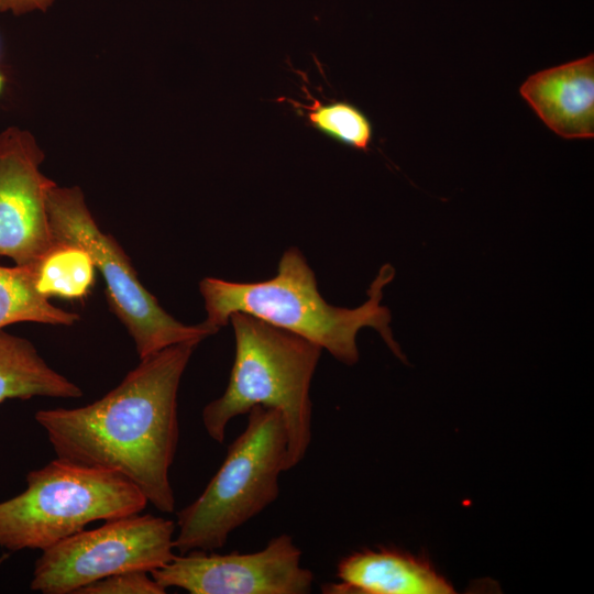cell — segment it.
<instances>
[{"label": "cell", "instance_id": "cell-8", "mask_svg": "<svg viewBox=\"0 0 594 594\" xmlns=\"http://www.w3.org/2000/svg\"><path fill=\"white\" fill-rule=\"evenodd\" d=\"M301 551L292 536L282 534L250 553L193 550L150 572L165 591L190 594H308L314 573L301 566Z\"/></svg>", "mask_w": 594, "mask_h": 594}, {"label": "cell", "instance_id": "cell-9", "mask_svg": "<svg viewBox=\"0 0 594 594\" xmlns=\"http://www.w3.org/2000/svg\"><path fill=\"white\" fill-rule=\"evenodd\" d=\"M44 152L26 130L0 133V256L33 266L55 243L47 194L56 184L41 172Z\"/></svg>", "mask_w": 594, "mask_h": 594}, {"label": "cell", "instance_id": "cell-1", "mask_svg": "<svg viewBox=\"0 0 594 594\" xmlns=\"http://www.w3.org/2000/svg\"><path fill=\"white\" fill-rule=\"evenodd\" d=\"M197 345L178 343L140 359L118 386L89 405L36 411L56 457L116 471L160 512L173 513L169 469L179 437L177 393Z\"/></svg>", "mask_w": 594, "mask_h": 594}, {"label": "cell", "instance_id": "cell-16", "mask_svg": "<svg viewBox=\"0 0 594 594\" xmlns=\"http://www.w3.org/2000/svg\"><path fill=\"white\" fill-rule=\"evenodd\" d=\"M166 591L145 571L122 572L107 576L77 594H164Z\"/></svg>", "mask_w": 594, "mask_h": 594}, {"label": "cell", "instance_id": "cell-10", "mask_svg": "<svg viewBox=\"0 0 594 594\" xmlns=\"http://www.w3.org/2000/svg\"><path fill=\"white\" fill-rule=\"evenodd\" d=\"M328 594H452L453 585L424 556L395 547L364 548L343 557Z\"/></svg>", "mask_w": 594, "mask_h": 594}, {"label": "cell", "instance_id": "cell-4", "mask_svg": "<svg viewBox=\"0 0 594 594\" xmlns=\"http://www.w3.org/2000/svg\"><path fill=\"white\" fill-rule=\"evenodd\" d=\"M287 435L274 408L255 406L202 493L177 513L174 547L178 553L213 551L231 532L263 512L279 495L286 471Z\"/></svg>", "mask_w": 594, "mask_h": 594}, {"label": "cell", "instance_id": "cell-5", "mask_svg": "<svg viewBox=\"0 0 594 594\" xmlns=\"http://www.w3.org/2000/svg\"><path fill=\"white\" fill-rule=\"evenodd\" d=\"M143 493L111 470L56 458L26 475V488L0 502V548L45 550L94 521L140 514Z\"/></svg>", "mask_w": 594, "mask_h": 594}, {"label": "cell", "instance_id": "cell-11", "mask_svg": "<svg viewBox=\"0 0 594 594\" xmlns=\"http://www.w3.org/2000/svg\"><path fill=\"white\" fill-rule=\"evenodd\" d=\"M519 94L559 136L593 139V54L529 76L520 86Z\"/></svg>", "mask_w": 594, "mask_h": 594}, {"label": "cell", "instance_id": "cell-3", "mask_svg": "<svg viewBox=\"0 0 594 594\" xmlns=\"http://www.w3.org/2000/svg\"><path fill=\"white\" fill-rule=\"evenodd\" d=\"M234 361L224 393L201 414L208 436L222 443L229 422L255 406L280 413L287 435L286 471L311 442L310 384L322 349L244 312H233Z\"/></svg>", "mask_w": 594, "mask_h": 594}, {"label": "cell", "instance_id": "cell-2", "mask_svg": "<svg viewBox=\"0 0 594 594\" xmlns=\"http://www.w3.org/2000/svg\"><path fill=\"white\" fill-rule=\"evenodd\" d=\"M394 275L389 264L383 265L363 305L354 309L336 307L320 295L315 274L301 252L290 248L282 255L272 278L238 283L206 277L199 283V290L207 311L205 322L218 331L233 312H244L299 336L338 361L353 365L359 361L356 334L360 329L372 327L391 351L406 362L389 328L391 312L381 305L383 287Z\"/></svg>", "mask_w": 594, "mask_h": 594}, {"label": "cell", "instance_id": "cell-6", "mask_svg": "<svg viewBox=\"0 0 594 594\" xmlns=\"http://www.w3.org/2000/svg\"><path fill=\"white\" fill-rule=\"evenodd\" d=\"M47 215L54 242L77 244L91 256L105 280L110 309L132 337L140 359L178 343L199 344L218 332L205 321L182 323L162 308L121 245L100 230L79 187L55 184L47 194Z\"/></svg>", "mask_w": 594, "mask_h": 594}, {"label": "cell", "instance_id": "cell-17", "mask_svg": "<svg viewBox=\"0 0 594 594\" xmlns=\"http://www.w3.org/2000/svg\"><path fill=\"white\" fill-rule=\"evenodd\" d=\"M54 0H0V12H11L15 15L33 11L45 12Z\"/></svg>", "mask_w": 594, "mask_h": 594}, {"label": "cell", "instance_id": "cell-12", "mask_svg": "<svg viewBox=\"0 0 594 594\" xmlns=\"http://www.w3.org/2000/svg\"><path fill=\"white\" fill-rule=\"evenodd\" d=\"M81 389L53 370L28 339L0 330V404L32 397L78 398Z\"/></svg>", "mask_w": 594, "mask_h": 594}, {"label": "cell", "instance_id": "cell-14", "mask_svg": "<svg viewBox=\"0 0 594 594\" xmlns=\"http://www.w3.org/2000/svg\"><path fill=\"white\" fill-rule=\"evenodd\" d=\"M309 105L289 98L277 101L292 106L306 124L323 136L350 148L367 152L374 136L373 123L363 110L346 100H321L311 96L305 82L301 86Z\"/></svg>", "mask_w": 594, "mask_h": 594}, {"label": "cell", "instance_id": "cell-13", "mask_svg": "<svg viewBox=\"0 0 594 594\" xmlns=\"http://www.w3.org/2000/svg\"><path fill=\"white\" fill-rule=\"evenodd\" d=\"M79 315L55 307L36 288L33 270L0 266V330L19 322L73 326Z\"/></svg>", "mask_w": 594, "mask_h": 594}, {"label": "cell", "instance_id": "cell-7", "mask_svg": "<svg viewBox=\"0 0 594 594\" xmlns=\"http://www.w3.org/2000/svg\"><path fill=\"white\" fill-rule=\"evenodd\" d=\"M175 532L176 522L150 514L105 520L43 550L30 587L43 594H77L113 574L150 573L175 557Z\"/></svg>", "mask_w": 594, "mask_h": 594}, {"label": "cell", "instance_id": "cell-15", "mask_svg": "<svg viewBox=\"0 0 594 594\" xmlns=\"http://www.w3.org/2000/svg\"><path fill=\"white\" fill-rule=\"evenodd\" d=\"M31 268L36 288L44 297L65 299L86 297L97 271L84 248L63 242H55Z\"/></svg>", "mask_w": 594, "mask_h": 594}, {"label": "cell", "instance_id": "cell-18", "mask_svg": "<svg viewBox=\"0 0 594 594\" xmlns=\"http://www.w3.org/2000/svg\"><path fill=\"white\" fill-rule=\"evenodd\" d=\"M2 86H3V77H2L1 74H0V92H1V90H2Z\"/></svg>", "mask_w": 594, "mask_h": 594}]
</instances>
